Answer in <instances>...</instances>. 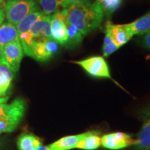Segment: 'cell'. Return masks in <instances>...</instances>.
I'll return each instance as SVG.
<instances>
[{
	"label": "cell",
	"mask_w": 150,
	"mask_h": 150,
	"mask_svg": "<svg viewBox=\"0 0 150 150\" xmlns=\"http://www.w3.org/2000/svg\"><path fill=\"white\" fill-rule=\"evenodd\" d=\"M65 22L73 24L85 36L102 23L104 13L96 1L75 0L62 11Z\"/></svg>",
	"instance_id": "cell-1"
},
{
	"label": "cell",
	"mask_w": 150,
	"mask_h": 150,
	"mask_svg": "<svg viewBox=\"0 0 150 150\" xmlns=\"http://www.w3.org/2000/svg\"><path fill=\"white\" fill-rule=\"evenodd\" d=\"M69 1H70V4H72V3L73 2V1H74L75 0H69Z\"/></svg>",
	"instance_id": "cell-29"
},
{
	"label": "cell",
	"mask_w": 150,
	"mask_h": 150,
	"mask_svg": "<svg viewBox=\"0 0 150 150\" xmlns=\"http://www.w3.org/2000/svg\"><path fill=\"white\" fill-rule=\"evenodd\" d=\"M59 45L53 39L34 42L31 57L39 62H46L59 51Z\"/></svg>",
	"instance_id": "cell-6"
},
{
	"label": "cell",
	"mask_w": 150,
	"mask_h": 150,
	"mask_svg": "<svg viewBox=\"0 0 150 150\" xmlns=\"http://www.w3.org/2000/svg\"><path fill=\"white\" fill-rule=\"evenodd\" d=\"M102 145V137L97 131H91V133L84 139L80 141L75 149L83 150H96Z\"/></svg>",
	"instance_id": "cell-15"
},
{
	"label": "cell",
	"mask_w": 150,
	"mask_h": 150,
	"mask_svg": "<svg viewBox=\"0 0 150 150\" xmlns=\"http://www.w3.org/2000/svg\"><path fill=\"white\" fill-rule=\"evenodd\" d=\"M70 63L79 65L93 77L105 78L113 80L110 74L108 63L102 56H91L81 61H72Z\"/></svg>",
	"instance_id": "cell-4"
},
{
	"label": "cell",
	"mask_w": 150,
	"mask_h": 150,
	"mask_svg": "<svg viewBox=\"0 0 150 150\" xmlns=\"http://www.w3.org/2000/svg\"><path fill=\"white\" fill-rule=\"evenodd\" d=\"M66 23L67 40L63 46L66 48L73 49L77 47L81 42L84 35L73 24Z\"/></svg>",
	"instance_id": "cell-16"
},
{
	"label": "cell",
	"mask_w": 150,
	"mask_h": 150,
	"mask_svg": "<svg viewBox=\"0 0 150 150\" xmlns=\"http://www.w3.org/2000/svg\"><path fill=\"white\" fill-rule=\"evenodd\" d=\"M43 15H45L42 11H36L35 12L31 13V14L28 15L27 17H25L23 20H22L16 26L17 31H18V35L20 33L24 32H29L30 29L32 27L33 24L41 18Z\"/></svg>",
	"instance_id": "cell-19"
},
{
	"label": "cell",
	"mask_w": 150,
	"mask_h": 150,
	"mask_svg": "<svg viewBox=\"0 0 150 150\" xmlns=\"http://www.w3.org/2000/svg\"><path fill=\"white\" fill-rule=\"evenodd\" d=\"M27 102L18 97L10 104L0 102V134L15 131L25 115Z\"/></svg>",
	"instance_id": "cell-2"
},
{
	"label": "cell",
	"mask_w": 150,
	"mask_h": 150,
	"mask_svg": "<svg viewBox=\"0 0 150 150\" xmlns=\"http://www.w3.org/2000/svg\"><path fill=\"white\" fill-rule=\"evenodd\" d=\"M91 133V131L83 134L63 137L49 145L53 150H71L75 149L80 141L84 139Z\"/></svg>",
	"instance_id": "cell-10"
},
{
	"label": "cell",
	"mask_w": 150,
	"mask_h": 150,
	"mask_svg": "<svg viewBox=\"0 0 150 150\" xmlns=\"http://www.w3.org/2000/svg\"><path fill=\"white\" fill-rule=\"evenodd\" d=\"M96 2L102 8L104 14L110 16L120 6L122 0H97Z\"/></svg>",
	"instance_id": "cell-20"
},
{
	"label": "cell",
	"mask_w": 150,
	"mask_h": 150,
	"mask_svg": "<svg viewBox=\"0 0 150 150\" xmlns=\"http://www.w3.org/2000/svg\"><path fill=\"white\" fill-rule=\"evenodd\" d=\"M9 97L8 96H6V97H0V102L2 103H6L7 101L8 100Z\"/></svg>",
	"instance_id": "cell-27"
},
{
	"label": "cell",
	"mask_w": 150,
	"mask_h": 150,
	"mask_svg": "<svg viewBox=\"0 0 150 150\" xmlns=\"http://www.w3.org/2000/svg\"><path fill=\"white\" fill-rule=\"evenodd\" d=\"M136 140L134 146L136 150L150 149V120L143 125Z\"/></svg>",
	"instance_id": "cell-18"
},
{
	"label": "cell",
	"mask_w": 150,
	"mask_h": 150,
	"mask_svg": "<svg viewBox=\"0 0 150 150\" xmlns=\"http://www.w3.org/2000/svg\"><path fill=\"white\" fill-rule=\"evenodd\" d=\"M19 40L16 26L9 22H5L0 25V45L2 47L8 43Z\"/></svg>",
	"instance_id": "cell-13"
},
{
	"label": "cell",
	"mask_w": 150,
	"mask_h": 150,
	"mask_svg": "<svg viewBox=\"0 0 150 150\" xmlns=\"http://www.w3.org/2000/svg\"><path fill=\"white\" fill-rule=\"evenodd\" d=\"M50 20H51V16L43 15L33 24L29 32L34 42L52 39Z\"/></svg>",
	"instance_id": "cell-9"
},
{
	"label": "cell",
	"mask_w": 150,
	"mask_h": 150,
	"mask_svg": "<svg viewBox=\"0 0 150 150\" xmlns=\"http://www.w3.org/2000/svg\"><path fill=\"white\" fill-rule=\"evenodd\" d=\"M6 18L5 15V11L3 8H0V25L3 23V22L4 21V19Z\"/></svg>",
	"instance_id": "cell-25"
},
{
	"label": "cell",
	"mask_w": 150,
	"mask_h": 150,
	"mask_svg": "<svg viewBox=\"0 0 150 150\" xmlns=\"http://www.w3.org/2000/svg\"><path fill=\"white\" fill-rule=\"evenodd\" d=\"M142 35H143L142 40V44H143V45L145 46V47H147L150 50V31Z\"/></svg>",
	"instance_id": "cell-24"
},
{
	"label": "cell",
	"mask_w": 150,
	"mask_h": 150,
	"mask_svg": "<svg viewBox=\"0 0 150 150\" xmlns=\"http://www.w3.org/2000/svg\"><path fill=\"white\" fill-rule=\"evenodd\" d=\"M0 150H2V149H0Z\"/></svg>",
	"instance_id": "cell-32"
},
{
	"label": "cell",
	"mask_w": 150,
	"mask_h": 150,
	"mask_svg": "<svg viewBox=\"0 0 150 150\" xmlns=\"http://www.w3.org/2000/svg\"><path fill=\"white\" fill-rule=\"evenodd\" d=\"M120 47H119L114 42L110 43L109 45H103V54L105 57H108L110 54L115 52Z\"/></svg>",
	"instance_id": "cell-23"
},
{
	"label": "cell",
	"mask_w": 150,
	"mask_h": 150,
	"mask_svg": "<svg viewBox=\"0 0 150 150\" xmlns=\"http://www.w3.org/2000/svg\"><path fill=\"white\" fill-rule=\"evenodd\" d=\"M42 12L47 16H51L56 11H59L61 6L67 8L70 2L69 0H39Z\"/></svg>",
	"instance_id": "cell-17"
},
{
	"label": "cell",
	"mask_w": 150,
	"mask_h": 150,
	"mask_svg": "<svg viewBox=\"0 0 150 150\" xmlns=\"http://www.w3.org/2000/svg\"><path fill=\"white\" fill-rule=\"evenodd\" d=\"M149 113H150V111H149Z\"/></svg>",
	"instance_id": "cell-33"
},
{
	"label": "cell",
	"mask_w": 150,
	"mask_h": 150,
	"mask_svg": "<svg viewBox=\"0 0 150 150\" xmlns=\"http://www.w3.org/2000/svg\"><path fill=\"white\" fill-rule=\"evenodd\" d=\"M24 51L20 40L8 43L2 47V59L14 74L20 69Z\"/></svg>",
	"instance_id": "cell-5"
},
{
	"label": "cell",
	"mask_w": 150,
	"mask_h": 150,
	"mask_svg": "<svg viewBox=\"0 0 150 150\" xmlns=\"http://www.w3.org/2000/svg\"><path fill=\"white\" fill-rule=\"evenodd\" d=\"M15 74L2 58L0 59V97H6Z\"/></svg>",
	"instance_id": "cell-11"
},
{
	"label": "cell",
	"mask_w": 150,
	"mask_h": 150,
	"mask_svg": "<svg viewBox=\"0 0 150 150\" xmlns=\"http://www.w3.org/2000/svg\"><path fill=\"white\" fill-rule=\"evenodd\" d=\"M4 1V0H0V5L1 4V3H2Z\"/></svg>",
	"instance_id": "cell-30"
},
{
	"label": "cell",
	"mask_w": 150,
	"mask_h": 150,
	"mask_svg": "<svg viewBox=\"0 0 150 150\" xmlns=\"http://www.w3.org/2000/svg\"><path fill=\"white\" fill-rule=\"evenodd\" d=\"M105 33H107L113 42L119 47L123 46L134 36L127 24H113L108 22L106 25Z\"/></svg>",
	"instance_id": "cell-8"
},
{
	"label": "cell",
	"mask_w": 150,
	"mask_h": 150,
	"mask_svg": "<svg viewBox=\"0 0 150 150\" xmlns=\"http://www.w3.org/2000/svg\"><path fill=\"white\" fill-rule=\"evenodd\" d=\"M112 134L117 142L120 149L127 147L129 146H134L136 144V140L133 138L131 136L126 133L115 132L112 133Z\"/></svg>",
	"instance_id": "cell-21"
},
{
	"label": "cell",
	"mask_w": 150,
	"mask_h": 150,
	"mask_svg": "<svg viewBox=\"0 0 150 150\" xmlns=\"http://www.w3.org/2000/svg\"><path fill=\"white\" fill-rule=\"evenodd\" d=\"M4 11L8 22L16 26L28 15L38 11V6L34 0H12L7 1Z\"/></svg>",
	"instance_id": "cell-3"
},
{
	"label": "cell",
	"mask_w": 150,
	"mask_h": 150,
	"mask_svg": "<svg viewBox=\"0 0 150 150\" xmlns=\"http://www.w3.org/2000/svg\"><path fill=\"white\" fill-rule=\"evenodd\" d=\"M102 145L106 149L110 150L120 149L117 142L112 136V134H105L102 137Z\"/></svg>",
	"instance_id": "cell-22"
},
{
	"label": "cell",
	"mask_w": 150,
	"mask_h": 150,
	"mask_svg": "<svg viewBox=\"0 0 150 150\" xmlns=\"http://www.w3.org/2000/svg\"><path fill=\"white\" fill-rule=\"evenodd\" d=\"M2 58V47L0 45V59Z\"/></svg>",
	"instance_id": "cell-28"
},
{
	"label": "cell",
	"mask_w": 150,
	"mask_h": 150,
	"mask_svg": "<svg viewBox=\"0 0 150 150\" xmlns=\"http://www.w3.org/2000/svg\"><path fill=\"white\" fill-rule=\"evenodd\" d=\"M128 24L133 35H144L150 31V11Z\"/></svg>",
	"instance_id": "cell-14"
},
{
	"label": "cell",
	"mask_w": 150,
	"mask_h": 150,
	"mask_svg": "<svg viewBox=\"0 0 150 150\" xmlns=\"http://www.w3.org/2000/svg\"><path fill=\"white\" fill-rule=\"evenodd\" d=\"M33 150H53V149H52L49 145H47V146L42 145V146H40V147H38L37 149H35Z\"/></svg>",
	"instance_id": "cell-26"
},
{
	"label": "cell",
	"mask_w": 150,
	"mask_h": 150,
	"mask_svg": "<svg viewBox=\"0 0 150 150\" xmlns=\"http://www.w3.org/2000/svg\"><path fill=\"white\" fill-rule=\"evenodd\" d=\"M7 1H12V0H7Z\"/></svg>",
	"instance_id": "cell-31"
},
{
	"label": "cell",
	"mask_w": 150,
	"mask_h": 150,
	"mask_svg": "<svg viewBox=\"0 0 150 150\" xmlns=\"http://www.w3.org/2000/svg\"><path fill=\"white\" fill-rule=\"evenodd\" d=\"M52 38L61 45L67 40V27L65 17L62 11H57L51 16L50 20Z\"/></svg>",
	"instance_id": "cell-7"
},
{
	"label": "cell",
	"mask_w": 150,
	"mask_h": 150,
	"mask_svg": "<svg viewBox=\"0 0 150 150\" xmlns=\"http://www.w3.org/2000/svg\"><path fill=\"white\" fill-rule=\"evenodd\" d=\"M42 145L40 138L29 133H22L17 140L19 150H33Z\"/></svg>",
	"instance_id": "cell-12"
}]
</instances>
